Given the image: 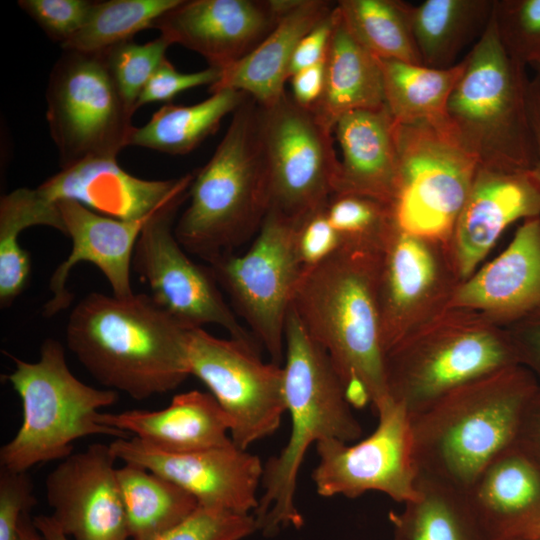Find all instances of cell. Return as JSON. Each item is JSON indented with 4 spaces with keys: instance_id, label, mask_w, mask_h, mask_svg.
I'll return each instance as SVG.
<instances>
[{
    "instance_id": "1",
    "label": "cell",
    "mask_w": 540,
    "mask_h": 540,
    "mask_svg": "<svg viewBox=\"0 0 540 540\" xmlns=\"http://www.w3.org/2000/svg\"><path fill=\"white\" fill-rule=\"evenodd\" d=\"M189 330L149 294L92 292L71 311L66 343L100 384L142 401L176 389L191 375Z\"/></svg>"
},
{
    "instance_id": "2",
    "label": "cell",
    "mask_w": 540,
    "mask_h": 540,
    "mask_svg": "<svg viewBox=\"0 0 540 540\" xmlns=\"http://www.w3.org/2000/svg\"><path fill=\"white\" fill-rule=\"evenodd\" d=\"M384 246L341 244L303 270L291 303L308 334L327 353L343 387L363 385L376 414L393 402L378 307Z\"/></svg>"
},
{
    "instance_id": "3",
    "label": "cell",
    "mask_w": 540,
    "mask_h": 540,
    "mask_svg": "<svg viewBox=\"0 0 540 540\" xmlns=\"http://www.w3.org/2000/svg\"><path fill=\"white\" fill-rule=\"evenodd\" d=\"M540 389L520 364L466 383L409 416L418 477L463 492L483 468L516 441Z\"/></svg>"
},
{
    "instance_id": "4",
    "label": "cell",
    "mask_w": 540,
    "mask_h": 540,
    "mask_svg": "<svg viewBox=\"0 0 540 540\" xmlns=\"http://www.w3.org/2000/svg\"><path fill=\"white\" fill-rule=\"evenodd\" d=\"M283 369L290 435L280 453L264 464L263 493L253 513L257 531L268 537L282 528L300 529L304 524L295 496L298 473L309 447L327 439L349 443L362 435L327 353L292 308L285 326Z\"/></svg>"
},
{
    "instance_id": "5",
    "label": "cell",
    "mask_w": 540,
    "mask_h": 540,
    "mask_svg": "<svg viewBox=\"0 0 540 540\" xmlns=\"http://www.w3.org/2000/svg\"><path fill=\"white\" fill-rule=\"evenodd\" d=\"M189 198L174 226L186 252L211 263L258 233L270 200L260 106L249 96L210 160L194 173Z\"/></svg>"
},
{
    "instance_id": "6",
    "label": "cell",
    "mask_w": 540,
    "mask_h": 540,
    "mask_svg": "<svg viewBox=\"0 0 540 540\" xmlns=\"http://www.w3.org/2000/svg\"><path fill=\"white\" fill-rule=\"evenodd\" d=\"M519 364L506 327L449 308L385 354L391 400L412 416L475 379Z\"/></svg>"
},
{
    "instance_id": "7",
    "label": "cell",
    "mask_w": 540,
    "mask_h": 540,
    "mask_svg": "<svg viewBox=\"0 0 540 540\" xmlns=\"http://www.w3.org/2000/svg\"><path fill=\"white\" fill-rule=\"evenodd\" d=\"M9 357L15 369L7 379L21 399L23 419L0 449L1 468L27 472L37 464L63 460L72 454L75 440L90 435L130 437L96 422L98 410L113 405L118 392L89 386L74 376L59 341L44 340L36 362Z\"/></svg>"
},
{
    "instance_id": "8",
    "label": "cell",
    "mask_w": 540,
    "mask_h": 540,
    "mask_svg": "<svg viewBox=\"0 0 540 540\" xmlns=\"http://www.w3.org/2000/svg\"><path fill=\"white\" fill-rule=\"evenodd\" d=\"M447 105L448 121L480 165L529 171L535 159L525 67L513 60L492 17L465 56Z\"/></svg>"
},
{
    "instance_id": "9",
    "label": "cell",
    "mask_w": 540,
    "mask_h": 540,
    "mask_svg": "<svg viewBox=\"0 0 540 540\" xmlns=\"http://www.w3.org/2000/svg\"><path fill=\"white\" fill-rule=\"evenodd\" d=\"M399 189L397 226L451 247L479 161L446 125L396 123Z\"/></svg>"
},
{
    "instance_id": "10",
    "label": "cell",
    "mask_w": 540,
    "mask_h": 540,
    "mask_svg": "<svg viewBox=\"0 0 540 540\" xmlns=\"http://www.w3.org/2000/svg\"><path fill=\"white\" fill-rule=\"evenodd\" d=\"M62 51L46 89V118L60 169L93 158L117 159L129 146L134 111L120 94L103 52Z\"/></svg>"
},
{
    "instance_id": "11",
    "label": "cell",
    "mask_w": 540,
    "mask_h": 540,
    "mask_svg": "<svg viewBox=\"0 0 540 540\" xmlns=\"http://www.w3.org/2000/svg\"><path fill=\"white\" fill-rule=\"evenodd\" d=\"M296 223L269 209L245 254H226L209 263L234 312L278 365L284 363L286 320L303 272Z\"/></svg>"
},
{
    "instance_id": "12",
    "label": "cell",
    "mask_w": 540,
    "mask_h": 540,
    "mask_svg": "<svg viewBox=\"0 0 540 540\" xmlns=\"http://www.w3.org/2000/svg\"><path fill=\"white\" fill-rule=\"evenodd\" d=\"M257 345L188 331L190 374L201 380L224 411L232 442L247 450L279 428L286 412L284 369L264 362Z\"/></svg>"
},
{
    "instance_id": "13",
    "label": "cell",
    "mask_w": 540,
    "mask_h": 540,
    "mask_svg": "<svg viewBox=\"0 0 540 540\" xmlns=\"http://www.w3.org/2000/svg\"><path fill=\"white\" fill-rule=\"evenodd\" d=\"M260 131L269 209L298 220L322 207L334 192L340 166L334 130L286 92L275 104L260 106Z\"/></svg>"
},
{
    "instance_id": "14",
    "label": "cell",
    "mask_w": 540,
    "mask_h": 540,
    "mask_svg": "<svg viewBox=\"0 0 540 540\" xmlns=\"http://www.w3.org/2000/svg\"><path fill=\"white\" fill-rule=\"evenodd\" d=\"M189 192L158 209L136 242L132 270L148 284L152 299L187 329L215 324L230 338L257 345L225 301L210 266L192 261L174 234V220Z\"/></svg>"
},
{
    "instance_id": "15",
    "label": "cell",
    "mask_w": 540,
    "mask_h": 540,
    "mask_svg": "<svg viewBox=\"0 0 540 540\" xmlns=\"http://www.w3.org/2000/svg\"><path fill=\"white\" fill-rule=\"evenodd\" d=\"M462 282L450 246L396 224L383 248L378 280L384 353L448 310Z\"/></svg>"
},
{
    "instance_id": "16",
    "label": "cell",
    "mask_w": 540,
    "mask_h": 540,
    "mask_svg": "<svg viewBox=\"0 0 540 540\" xmlns=\"http://www.w3.org/2000/svg\"><path fill=\"white\" fill-rule=\"evenodd\" d=\"M377 416L374 432L356 444L327 439L315 445L312 481L320 496L357 498L376 491L401 504L418 496L409 414L392 402Z\"/></svg>"
},
{
    "instance_id": "17",
    "label": "cell",
    "mask_w": 540,
    "mask_h": 540,
    "mask_svg": "<svg viewBox=\"0 0 540 540\" xmlns=\"http://www.w3.org/2000/svg\"><path fill=\"white\" fill-rule=\"evenodd\" d=\"M124 463H135L165 477L190 493L199 506L252 514L258 507V488L264 464L234 443L188 453L158 450L136 437L116 438L109 444Z\"/></svg>"
},
{
    "instance_id": "18",
    "label": "cell",
    "mask_w": 540,
    "mask_h": 540,
    "mask_svg": "<svg viewBox=\"0 0 540 540\" xmlns=\"http://www.w3.org/2000/svg\"><path fill=\"white\" fill-rule=\"evenodd\" d=\"M116 460L109 445L94 443L47 475L51 516L73 540H130Z\"/></svg>"
},
{
    "instance_id": "19",
    "label": "cell",
    "mask_w": 540,
    "mask_h": 540,
    "mask_svg": "<svg viewBox=\"0 0 540 540\" xmlns=\"http://www.w3.org/2000/svg\"><path fill=\"white\" fill-rule=\"evenodd\" d=\"M292 0H181L153 25L223 70L248 55L272 31Z\"/></svg>"
},
{
    "instance_id": "20",
    "label": "cell",
    "mask_w": 540,
    "mask_h": 540,
    "mask_svg": "<svg viewBox=\"0 0 540 540\" xmlns=\"http://www.w3.org/2000/svg\"><path fill=\"white\" fill-rule=\"evenodd\" d=\"M540 216V185L529 171L478 166L451 248L461 279L478 268L504 230Z\"/></svg>"
},
{
    "instance_id": "21",
    "label": "cell",
    "mask_w": 540,
    "mask_h": 540,
    "mask_svg": "<svg viewBox=\"0 0 540 540\" xmlns=\"http://www.w3.org/2000/svg\"><path fill=\"white\" fill-rule=\"evenodd\" d=\"M194 173L168 180L138 178L117 159L93 158L51 176L36 189L46 202H78L101 215L119 220H141L188 193Z\"/></svg>"
},
{
    "instance_id": "22",
    "label": "cell",
    "mask_w": 540,
    "mask_h": 540,
    "mask_svg": "<svg viewBox=\"0 0 540 540\" xmlns=\"http://www.w3.org/2000/svg\"><path fill=\"white\" fill-rule=\"evenodd\" d=\"M450 308L503 327L540 311V216L524 220L505 250L462 282Z\"/></svg>"
},
{
    "instance_id": "23",
    "label": "cell",
    "mask_w": 540,
    "mask_h": 540,
    "mask_svg": "<svg viewBox=\"0 0 540 540\" xmlns=\"http://www.w3.org/2000/svg\"><path fill=\"white\" fill-rule=\"evenodd\" d=\"M72 240L70 255L50 278L52 298L44 315L53 317L71 304L73 293L66 288L72 268L80 262L94 264L109 282L113 295L126 298L134 294L131 270L134 248L141 230L151 216L141 220H119L96 213L84 205L64 200L56 203Z\"/></svg>"
},
{
    "instance_id": "24",
    "label": "cell",
    "mask_w": 540,
    "mask_h": 540,
    "mask_svg": "<svg viewBox=\"0 0 540 540\" xmlns=\"http://www.w3.org/2000/svg\"><path fill=\"white\" fill-rule=\"evenodd\" d=\"M342 152L334 192L375 199L393 208L399 189L396 122L386 105L343 115L334 127Z\"/></svg>"
},
{
    "instance_id": "25",
    "label": "cell",
    "mask_w": 540,
    "mask_h": 540,
    "mask_svg": "<svg viewBox=\"0 0 540 540\" xmlns=\"http://www.w3.org/2000/svg\"><path fill=\"white\" fill-rule=\"evenodd\" d=\"M95 420L169 453L195 452L233 443L224 411L211 393L199 390L176 394L161 410L99 412Z\"/></svg>"
},
{
    "instance_id": "26",
    "label": "cell",
    "mask_w": 540,
    "mask_h": 540,
    "mask_svg": "<svg viewBox=\"0 0 540 540\" xmlns=\"http://www.w3.org/2000/svg\"><path fill=\"white\" fill-rule=\"evenodd\" d=\"M465 494L494 540L520 538L540 517V463L513 444L483 468Z\"/></svg>"
},
{
    "instance_id": "27",
    "label": "cell",
    "mask_w": 540,
    "mask_h": 540,
    "mask_svg": "<svg viewBox=\"0 0 540 540\" xmlns=\"http://www.w3.org/2000/svg\"><path fill=\"white\" fill-rule=\"evenodd\" d=\"M326 0H292L272 31L248 55L221 70L211 93L232 89L243 92L261 107L285 94L293 53L300 40L334 10Z\"/></svg>"
},
{
    "instance_id": "28",
    "label": "cell",
    "mask_w": 540,
    "mask_h": 540,
    "mask_svg": "<svg viewBox=\"0 0 540 540\" xmlns=\"http://www.w3.org/2000/svg\"><path fill=\"white\" fill-rule=\"evenodd\" d=\"M384 106L379 58L352 36L335 5L334 27L325 59L324 88L311 109L334 130L337 121L347 113Z\"/></svg>"
},
{
    "instance_id": "29",
    "label": "cell",
    "mask_w": 540,
    "mask_h": 540,
    "mask_svg": "<svg viewBox=\"0 0 540 540\" xmlns=\"http://www.w3.org/2000/svg\"><path fill=\"white\" fill-rule=\"evenodd\" d=\"M418 496L401 512H390L401 540H494L471 508L465 492L418 477Z\"/></svg>"
},
{
    "instance_id": "30",
    "label": "cell",
    "mask_w": 540,
    "mask_h": 540,
    "mask_svg": "<svg viewBox=\"0 0 540 540\" xmlns=\"http://www.w3.org/2000/svg\"><path fill=\"white\" fill-rule=\"evenodd\" d=\"M385 105L400 125H446L447 105L464 70V60L448 68H431L379 59Z\"/></svg>"
},
{
    "instance_id": "31",
    "label": "cell",
    "mask_w": 540,
    "mask_h": 540,
    "mask_svg": "<svg viewBox=\"0 0 540 540\" xmlns=\"http://www.w3.org/2000/svg\"><path fill=\"white\" fill-rule=\"evenodd\" d=\"M495 0H425L413 7V35L422 64L448 68L460 51L479 39Z\"/></svg>"
},
{
    "instance_id": "32",
    "label": "cell",
    "mask_w": 540,
    "mask_h": 540,
    "mask_svg": "<svg viewBox=\"0 0 540 540\" xmlns=\"http://www.w3.org/2000/svg\"><path fill=\"white\" fill-rule=\"evenodd\" d=\"M247 97L243 92L224 89L197 104L164 105L146 124L134 128L129 146L171 155L189 153L215 133L221 121L233 114Z\"/></svg>"
},
{
    "instance_id": "33",
    "label": "cell",
    "mask_w": 540,
    "mask_h": 540,
    "mask_svg": "<svg viewBox=\"0 0 540 540\" xmlns=\"http://www.w3.org/2000/svg\"><path fill=\"white\" fill-rule=\"evenodd\" d=\"M117 479L130 540H150L188 518L199 503L190 493L147 468L124 463Z\"/></svg>"
},
{
    "instance_id": "34",
    "label": "cell",
    "mask_w": 540,
    "mask_h": 540,
    "mask_svg": "<svg viewBox=\"0 0 540 540\" xmlns=\"http://www.w3.org/2000/svg\"><path fill=\"white\" fill-rule=\"evenodd\" d=\"M413 7L401 0L336 2L346 28L374 56L422 64L413 35Z\"/></svg>"
},
{
    "instance_id": "35",
    "label": "cell",
    "mask_w": 540,
    "mask_h": 540,
    "mask_svg": "<svg viewBox=\"0 0 540 540\" xmlns=\"http://www.w3.org/2000/svg\"><path fill=\"white\" fill-rule=\"evenodd\" d=\"M181 0H108L93 1L89 15L62 50L87 53L105 51L119 43L132 40L145 29L153 28L163 14Z\"/></svg>"
},
{
    "instance_id": "36",
    "label": "cell",
    "mask_w": 540,
    "mask_h": 540,
    "mask_svg": "<svg viewBox=\"0 0 540 540\" xmlns=\"http://www.w3.org/2000/svg\"><path fill=\"white\" fill-rule=\"evenodd\" d=\"M324 208L341 244L384 246L396 225L391 206L361 195L333 193Z\"/></svg>"
},
{
    "instance_id": "37",
    "label": "cell",
    "mask_w": 540,
    "mask_h": 540,
    "mask_svg": "<svg viewBox=\"0 0 540 540\" xmlns=\"http://www.w3.org/2000/svg\"><path fill=\"white\" fill-rule=\"evenodd\" d=\"M170 45L168 39L159 35L143 44L129 40L102 51L120 94L134 112L140 93L166 58Z\"/></svg>"
},
{
    "instance_id": "38",
    "label": "cell",
    "mask_w": 540,
    "mask_h": 540,
    "mask_svg": "<svg viewBox=\"0 0 540 540\" xmlns=\"http://www.w3.org/2000/svg\"><path fill=\"white\" fill-rule=\"evenodd\" d=\"M493 19L513 60L524 67L540 63V0H495Z\"/></svg>"
},
{
    "instance_id": "39",
    "label": "cell",
    "mask_w": 540,
    "mask_h": 540,
    "mask_svg": "<svg viewBox=\"0 0 540 540\" xmlns=\"http://www.w3.org/2000/svg\"><path fill=\"white\" fill-rule=\"evenodd\" d=\"M256 531L253 514L199 506L184 521L150 540H243Z\"/></svg>"
},
{
    "instance_id": "40",
    "label": "cell",
    "mask_w": 540,
    "mask_h": 540,
    "mask_svg": "<svg viewBox=\"0 0 540 540\" xmlns=\"http://www.w3.org/2000/svg\"><path fill=\"white\" fill-rule=\"evenodd\" d=\"M36 225L49 226L65 234L57 205L43 200L36 189L18 188L1 197L0 238L19 239L23 230Z\"/></svg>"
},
{
    "instance_id": "41",
    "label": "cell",
    "mask_w": 540,
    "mask_h": 540,
    "mask_svg": "<svg viewBox=\"0 0 540 540\" xmlns=\"http://www.w3.org/2000/svg\"><path fill=\"white\" fill-rule=\"evenodd\" d=\"M17 4L50 39L62 45L84 25L93 1L19 0Z\"/></svg>"
},
{
    "instance_id": "42",
    "label": "cell",
    "mask_w": 540,
    "mask_h": 540,
    "mask_svg": "<svg viewBox=\"0 0 540 540\" xmlns=\"http://www.w3.org/2000/svg\"><path fill=\"white\" fill-rule=\"evenodd\" d=\"M220 75V69L210 66L201 71L182 73L165 58L143 88L135 108L137 110L155 102H169L179 93L194 87H211L218 82Z\"/></svg>"
},
{
    "instance_id": "43",
    "label": "cell",
    "mask_w": 540,
    "mask_h": 540,
    "mask_svg": "<svg viewBox=\"0 0 540 540\" xmlns=\"http://www.w3.org/2000/svg\"><path fill=\"white\" fill-rule=\"evenodd\" d=\"M36 504L27 472L0 471V540H21L19 527L24 512Z\"/></svg>"
},
{
    "instance_id": "44",
    "label": "cell",
    "mask_w": 540,
    "mask_h": 540,
    "mask_svg": "<svg viewBox=\"0 0 540 540\" xmlns=\"http://www.w3.org/2000/svg\"><path fill=\"white\" fill-rule=\"evenodd\" d=\"M324 206L301 217L296 223V245L303 270L331 255L341 244Z\"/></svg>"
},
{
    "instance_id": "45",
    "label": "cell",
    "mask_w": 540,
    "mask_h": 540,
    "mask_svg": "<svg viewBox=\"0 0 540 540\" xmlns=\"http://www.w3.org/2000/svg\"><path fill=\"white\" fill-rule=\"evenodd\" d=\"M519 364L526 367L540 384V311L506 327Z\"/></svg>"
},
{
    "instance_id": "46",
    "label": "cell",
    "mask_w": 540,
    "mask_h": 540,
    "mask_svg": "<svg viewBox=\"0 0 540 540\" xmlns=\"http://www.w3.org/2000/svg\"><path fill=\"white\" fill-rule=\"evenodd\" d=\"M334 13L335 8L300 40L290 62L289 79L295 73L325 60L334 27Z\"/></svg>"
},
{
    "instance_id": "47",
    "label": "cell",
    "mask_w": 540,
    "mask_h": 540,
    "mask_svg": "<svg viewBox=\"0 0 540 540\" xmlns=\"http://www.w3.org/2000/svg\"><path fill=\"white\" fill-rule=\"evenodd\" d=\"M289 80L294 101L303 107L312 108L323 92L325 60L295 73Z\"/></svg>"
},
{
    "instance_id": "48",
    "label": "cell",
    "mask_w": 540,
    "mask_h": 540,
    "mask_svg": "<svg viewBox=\"0 0 540 540\" xmlns=\"http://www.w3.org/2000/svg\"><path fill=\"white\" fill-rule=\"evenodd\" d=\"M514 444L540 463V389L524 414Z\"/></svg>"
},
{
    "instance_id": "49",
    "label": "cell",
    "mask_w": 540,
    "mask_h": 540,
    "mask_svg": "<svg viewBox=\"0 0 540 540\" xmlns=\"http://www.w3.org/2000/svg\"><path fill=\"white\" fill-rule=\"evenodd\" d=\"M527 104L535 147V159L529 172L540 185V77L538 75L528 82Z\"/></svg>"
},
{
    "instance_id": "50",
    "label": "cell",
    "mask_w": 540,
    "mask_h": 540,
    "mask_svg": "<svg viewBox=\"0 0 540 540\" xmlns=\"http://www.w3.org/2000/svg\"><path fill=\"white\" fill-rule=\"evenodd\" d=\"M33 523L43 540H70L64 534L52 516L39 515L33 518Z\"/></svg>"
},
{
    "instance_id": "51",
    "label": "cell",
    "mask_w": 540,
    "mask_h": 540,
    "mask_svg": "<svg viewBox=\"0 0 540 540\" xmlns=\"http://www.w3.org/2000/svg\"><path fill=\"white\" fill-rule=\"evenodd\" d=\"M31 510L24 512L21 517L19 534L21 540H43L30 516Z\"/></svg>"
},
{
    "instance_id": "52",
    "label": "cell",
    "mask_w": 540,
    "mask_h": 540,
    "mask_svg": "<svg viewBox=\"0 0 540 540\" xmlns=\"http://www.w3.org/2000/svg\"><path fill=\"white\" fill-rule=\"evenodd\" d=\"M520 538L527 540H540V517Z\"/></svg>"
},
{
    "instance_id": "53",
    "label": "cell",
    "mask_w": 540,
    "mask_h": 540,
    "mask_svg": "<svg viewBox=\"0 0 540 540\" xmlns=\"http://www.w3.org/2000/svg\"><path fill=\"white\" fill-rule=\"evenodd\" d=\"M533 68L536 70V75H538L540 77V63L533 66Z\"/></svg>"
},
{
    "instance_id": "54",
    "label": "cell",
    "mask_w": 540,
    "mask_h": 540,
    "mask_svg": "<svg viewBox=\"0 0 540 540\" xmlns=\"http://www.w3.org/2000/svg\"><path fill=\"white\" fill-rule=\"evenodd\" d=\"M511 540H527V539L515 538V539H511Z\"/></svg>"
},
{
    "instance_id": "55",
    "label": "cell",
    "mask_w": 540,
    "mask_h": 540,
    "mask_svg": "<svg viewBox=\"0 0 540 540\" xmlns=\"http://www.w3.org/2000/svg\"><path fill=\"white\" fill-rule=\"evenodd\" d=\"M392 540H401V539H399V538L393 536V539H392Z\"/></svg>"
}]
</instances>
